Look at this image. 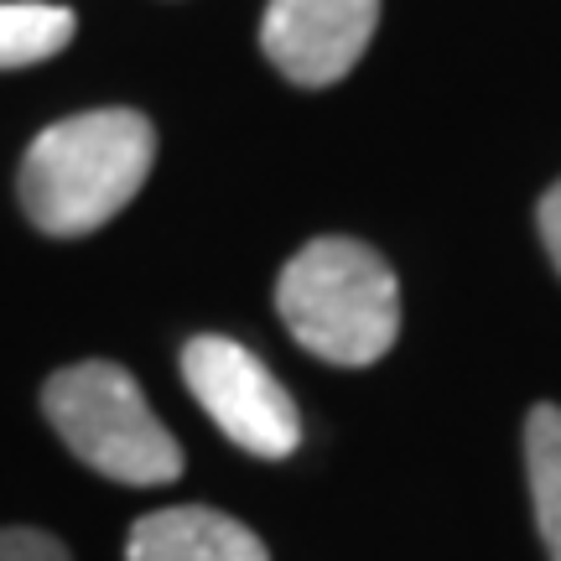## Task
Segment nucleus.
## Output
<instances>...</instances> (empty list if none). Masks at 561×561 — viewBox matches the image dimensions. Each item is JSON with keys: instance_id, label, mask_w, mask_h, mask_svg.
Listing matches in <instances>:
<instances>
[{"instance_id": "nucleus-7", "label": "nucleus", "mask_w": 561, "mask_h": 561, "mask_svg": "<svg viewBox=\"0 0 561 561\" xmlns=\"http://www.w3.org/2000/svg\"><path fill=\"white\" fill-rule=\"evenodd\" d=\"M525 468H530V500L541 525L546 557L561 561V405H536L525 421Z\"/></svg>"}, {"instance_id": "nucleus-5", "label": "nucleus", "mask_w": 561, "mask_h": 561, "mask_svg": "<svg viewBox=\"0 0 561 561\" xmlns=\"http://www.w3.org/2000/svg\"><path fill=\"white\" fill-rule=\"evenodd\" d=\"M380 0H271L261 47L291 83H339L375 37Z\"/></svg>"}, {"instance_id": "nucleus-3", "label": "nucleus", "mask_w": 561, "mask_h": 561, "mask_svg": "<svg viewBox=\"0 0 561 561\" xmlns=\"http://www.w3.org/2000/svg\"><path fill=\"white\" fill-rule=\"evenodd\" d=\"M42 411L73 458L115 483H172L182 473L178 437L146 405L140 385L110 359L58 369L42 390Z\"/></svg>"}, {"instance_id": "nucleus-1", "label": "nucleus", "mask_w": 561, "mask_h": 561, "mask_svg": "<svg viewBox=\"0 0 561 561\" xmlns=\"http://www.w3.org/2000/svg\"><path fill=\"white\" fill-rule=\"evenodd\" d=\"M151 157L157 130L136 110L68 115L47 125L21 161V208L42 234H94L146 187Z\"/></svg>"}, {"instance_id": "nucleus-9", "label": "nucleus", "mask_w": 561, "mask_h": 561, "mask_svg": "<svg viewBox=\"0 0 561 561\" xmlns=\"http://www.w3.org/2000/svg\"><path fill=\"white\" fill-rule=\"evenodd\" d=\"M0 561H73L58 536L32 530V525H5L0 530Z\"/></svg>"}, {"instance_id": "nucleus-8", "label": "nucleus", "mask_w": 561, "mask_h": 561, "mask_svg": "<svg viewBox=\"0 0 561 561\" xmlns=\"http://www.w3.org/2000/svg\"><path fill=\"white\" fill-rule=\"evenodd\" d=\"M73 42V11L62 5H0V68H32Z\"/></svg>"}, {"instance_id": "nucleus-4", "label": "nucleus", "mask_w": 561, "mask_h": 561, "mask_svg": "<svg viewBox=\"0 0 561 561\" xmlns=\"http://www.w3.org/2000/svg\"><path fill=\"white\" fill-rule=\"evenodd\" d=\"M182 380L198 396V405L214 416L224 437L255 453V458H286L301 442L297 401L286 385L265 369L244 343L203 333L182 348Z\"/></svg>"}, {"instance_id": "nucleus-10", "label": "nucleus", "mask_w": 561, "mask_h": 561, "mask_svg": "<svg viewBox=\"0 0 561 561\" xmlns=\"http://www.w3.org/2000/svg\"><path fill=\"white\" fill-rule=\"evenodd\" d=\"M536 219H541L546 255H551V265L561 271V182H557V187H551V193L541 198V214H536Z\"/></svg>"}, {"instance_id": "nucleus-6", "label": "nucleus", "mask_w": 561, "mask_h": 561, "mask_svg": "<svg viewBox=\"0 0 561 561\" xmlns=\"http://www.w3.org/2000/svg\"><path fill=\"white\" fill-rule=\"evenodd\" d=\"M125 561H271V551L250 525L203 504H178L130 525Z\"/></svg>"}, {"instance_id": "nucleus-2", "label": "nucleus", "mask_w": 561, "mask_h": 561, "mask_svg": "<svg viewBox=\"0 0 561 561\" xmlns=\"http://www.w3.org/2000/svg\"><path fill=\"white\" fill-rule=\"evenodd\" d=\"M280 322L291 339L343 369H364L390 354L401 333L396 271L359 240H312L286 261L276 280Z\"/></svg>"}]
</instances>
